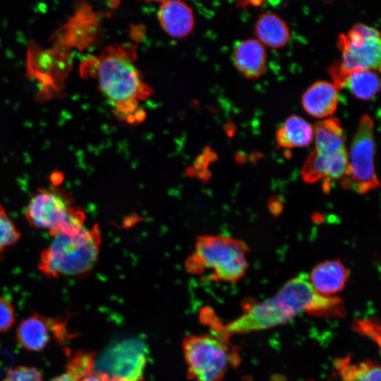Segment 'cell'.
<instances>
[{
    "label": "cell",
    "mask_w": 381,
    "mask_h": 381,
    "mask_svg": "<svg viewBox=\"0 0 381 381\" xmlns=\"http://www.w3.org/2000/svg\"><path fill=\"white\" fill-rule=\"evenodd\" d=\"M344 304L338 297L320 295L307 274L286 282L272 297L251 306L225 327L224 333H246L283 325L302 313L320 317L341 316Z\"/></svg>",
    "instance_id": "1"
},
{
    "label": "cell",
    "mask_w": 381,
    "mask_h": 381,
    "mask_svg": "<svg viewBox=\"0 0 381 381\" xmlns=\"http://www.w3.org/2000/svg\"><path fill=\"white\" fill-rule=\"evenodd\" d=\"M135 48L131 44L114 45L91 59L100 91L116 114L129 117L150 93L134 64Z\"/></svg>",
    "instance_id": "2"
},
{
    "label": "cell",
    "mask_w": 381,
    "mask_h": 381,
    "mask_svg": "<svg viewBox=\"0 0 381 381\" xmlns=\"http://www.w3.org/2000/svg\"><path fill=\"white\" fill-rule=\"evenodd\" d=\"M101 233L97 224L73 233L60 232L40 255L37 267L47 278L80 277L98 262Z\"/></svg>",
    "instance_id": "3"
},
{
    "label": "cell",
    "mask_w": 381,
    "mask_h": 381,
    "mask_svg": "<svg viewBox=\"0 0 381 381\" xmlns=\"http://www.w3.org/2000/svg\"><path fill=\"white\" fill-rule=\"evenodd\" d=\"M248 251L246 243L239 239L223 235L200 236L186 268L212 281L234 283L246 273Z\"/></svg>",
    "instance_id": "4"
},
{
    "label": "cell",
    "mask_w": 381,
    "mask_h": 381,
    "mask_svg": "<svg viewBox=\"0 0 381 381\" xmlns=\"http://www.w3.org/2000/svg\"><path fill=\"white\" fill-rule=\"evenodd\" d=\"M315 148L303 164L301 176L308 183L322 182L325 190L331 183L341 181L348 167V152L339 121L329 118L313 128Z\"/></svg>",
    "instance_id": "5"
},
{
    "label": "cell",
    "mask_w": 381,
    "mask_h": 381,
    "mask_svg": "<svg viewBox=\"0 0 381 381\" xmlns=\"http://www.w3.org/2000/svg\"><path fill=\"white\" fill-rule=\"evenodd\" d=\"M25 218L31 227L45 230L52 237L60 232L80 230L85 226V214L68 192L50 187L38 189L32 195Z\"/></svg>",
    "instance_id": "6"
},
{
    "label": "cell",
    "mask_w": 381,
    "mask_h": 381,
    "mask_svg": "<svg viewBox=\"0 0 381 381\" xmlns=\"http://www.w3.org/2000/svg\"><path fill=\"white\" fill-rule=\"evenodd\" d=\"M337 46L341 53V61L332 65L329 70L337 89L342 87L351 71L380 70L381 40L377 28L361 23H356L346 33L339 35Z\"/></svg>",
    "instance_id": "7"
},
{
    "label": "cell",
    "mask_w": 381,
    "mask_h": 381,
    "mask_svg": "<svg viewBox=\"0 0 381 381\" xmlns=\"http://www.w3.org/2000/svg\"><path fill=\"white\" fill-rule=\"evenodd\" d=\"M183 350L192 381H220L236 360L224 338L212 334L186 337Z\"/></svg>",
    "instance_id": "8"
},
{
    "label": "cell",
    "mask_w": 381,
    "mask_h": 381,
    "mask_svg": "<svg viewBox=\"0 0 381 381\" xmlns=\"http://www.w3.org/2000/svg\"><path fill=\"white\" fill-rule=\"evenodd\" d=\"M374 122L368 115H363L348 152V167L341 180L344 188L359 194L376 189L380 183L374 164Z\"/></svg>",
    "instance_id": "9"
},
{
    "label": "cell",
    "mask_w": 381,
    "mask_h": 381,
    "mask_svg": "<svg viewBox=\"0 0 381 381\" xmlns=\"http://www.w3.org/2000/svg\"><path fill=\"white\" fill-rule=\"evenodd\" d=\"M69 336L63 319L47 318L39 313H33L23 319L16 329L18 344L33 352L45 349L52 337L63 341Z\"/></svg>",
    "instance_id": "10"
},
{
    "label": "cell",
    "mask_w": 381,
    "mask_h": 381,
    "mask_svg": "<svg viewBox=\"0 0 381 381\" xmlns=\"http://www.w3.org/2000/svg\"><path fill=\"white\" fill-rule=\"evenodd\" d=\"M145 352L140 341H126L113 349L110 356L111 377L122 381H143Z\"/></svg>",
    "instance_id": "11"
},
{
    "label": "cell",
    "mask_w": 381,
    "mask_h": 381,
    "mask_svg": "<svg viewBox=\"0 0 381 381\" xmlns=\"http://www.w3.org/2000/svg\"><path fill=\"white\" fill-rule=\"evenodd\" d=\"M162 3L158 20L163 30L176 38L188 35L194 27L192 8L183 0H167Z\"/></svg>",
    "instance_id": "12"
},
{
    "label": "cell",
    "mask_w": 381,
    "mask_h": 381,
    "mask_svg": "<svg viewBox=\"0 0 381 381\" xmlns=\"http://www.w3.org/2000/svg\"><path fill=\"white\" fill-rule=\"evenodd\" d=\"M308 275L316 292L322 296H332L345 287L349 270L340 260H332L319 263Z\"/></svg>",
    "instance_id": "13"
},
{
    "label": "cell",
    "mask_w": 381,
    "mask_h": 381,
    "mask_svg": "<svg viewBox=\"0 0 381 381\" xmlns=\"http://www.w3.org/2000/svg\"><path fill=\"white\" fill-rule=\"evenodd\" d=\"M236 68L248 78H258L265 71L267 54L262 44L255 39L238 42L234 49Z\"/></svg>",
    "instance_id": "14"
},
{
    "label": "cell",
    "mask_w": 381,
    "mask_h": 381,
    "mask_svg": "<svg viewBox=\"0 0 381 381\" xmlns=\"http://www.w3.org/2000/svg\"><path fill=\"white\" fill-rule=\"evenodd\" d=\"M302 104L304 110L313 117L332 115L338 104L337 89L327 81L316 82L303 94Z\"/></svg>",
    "instance_id": "15"
},
{
    "label": "cell",
    "mask_w": 381,
    "mask_h": 381,
    "mask_svg": "<svg viewBox=\"0 0 381 381\" xmlns=\"http://www.w3.org/2000/svg\"><path fill=\"white\" fill-rule=\"evenodd\" d=\"M254 33L261 44L274 49L286 46L291 37L286 23L274 13H265L258 17Z\"/></svg>",
    "instance_id": "16"
},
{
    "label": "cell",
    "mask_w": 381,
    "mask_h": 381,
    "mask_svg": "<svg viewBox=\"0 0 381 381\" xmlns=\"http://www.w3.org/2000/svg\"><path fill=\"white\" fill-rule=\"evenodd\" d=\"M313 140L312 126L298 116H291L286 119L276 133L278 145L284 148L306 147Z\"/></svg>",
    "instance_id": "17"
},
{
    "label": "cell",
    "mask_w": 381,
    "mask_h": 381,
    "mask_svg": "<svg viewBox=\"0 0 381 381\" xmlns=\"http://www.w3.org/2000/svg\"><path fill=\"white\" fill-rule=\"evenodd\" d=\"M342 87H347L357 99H372L380 89V79L375 71L358 70L350 72Z\"/></svg>",
    "instance_id": "18"
},
{
    "label": "cell",
    "mask_w": 381,
    "mask_h": 381,
    "mask_svg": "<svg viewBox=\"0 0 381 381\" xmlns=\"http://www.w3.org/2000/svg\"><path fill=\"white\" fill-rule=\"evenodd\" d=\"M336 368L341 381H381L380 367L373 361L353 363L349 358H341L337 360Z\"/></svg>",
    "instance_id": "19"
},
{
    "label": "cell",
    "mask_w": 381,
    "mask_h": 381,
    "mask_svg": "<svg viewBox=\"0 0 381 381\" xmlns=\"http://www.w3.org/2000/svg\"><path fill=\"white\" fill-rule=\"evenodd\" d=\"M95 353L80 350L74 353L66 365V370L49 381H80L93 371Z\"/></svg>",
    "instance_id": "20"
},
{
    "label": "cell",
    "mask_w": 381,
    "mask_h": 381,
    "mask_svg": "<svg viewBox=\"0 0 381 381\" xmlns=\"http://www.w3.org/2000/svg\"><path fill=\"white\" fill-rule=\"evenodd\" d=\"M21 234L10 218L4 207L0 205V255L16 245Z\"/></svg>",
    "instance_id": "21"
},
{
    "label": "cell",
    "mask_w": 381,
    "mask_h": 381,
    "mask_svg": "<svg viewBox=\"0 0 381 381\" xmlns=\"http://www.w3.org/2000/svg\"><path fill=\"white\" fill-rule=\"evenodd\" d=\"M2 381H43V379L37 368L20 365L9 368Z\"/></svg>",
    "instance_id": "22"
},
{
    "label": "cell",
    "mask_w": 381,
    "mask_h": 381,
    "mask_svg": "<svg viewBox=\"0 0 381 381\" xmlns=\"http://www.w3.org/2000/svg\"><path fill=\"white\" fill-rule=\"evenodd\" d=\"M15 308L11 301L0 296V333L9 329L15 323Z\"/></svg>",
    "instance_id": "23"
},
{
    "label": "cell",
    "mask_w": 381,
    "mask_h": 381,
    "mask_svg": "<svg viewBox=\"0 0 381 381\" xmlns=\"http://www.w3.org/2000/svg\"><path fill=\"white\" fill-rule=\"evenodd\" d=\"M357 329L360 332H363L365 334L368 336L372 337L374 339L376 340V337L377 336L379 337L380 333H377V332H380V329H377V328H380L379 325H376L375 321L373 320H358L356 324Z\"/></svg>",
    "instance_id": "24"
},
{
    "label": "cell",
    "mask_w": 381,
    "mask_h": 381,
    "mask_svg": "<svg viewBox=\"0 0 381 381\" xmlns=\"http://www.w3.org/2000/svg\"><path fill=\"white\" fill-rule=\"evenodd\" d=\"M80 381H122L103 371H92Z\"/></svg>",
    "instance_id": "25"
},
{
    "label": "cell",
    "mask_w": 381,
    "mask_h": 381,
    "mask_svg": "<svg viewBox=\"0 0 381 381\" xmlns=\"http://www.w3.org/2000/svg\"><path fill=\"white\" fill-rule=\"evenodd\" d=\"M270 381H286V380L282 375H274L270 377Z\"/></svg>",
    "instance_id": "26"
},
{
    "label": "cell",
    "mask_w": 381,
    "mask_h": 381,
    "mask_svg": "<svg viewBox=\"0 0 381 381\" xmlns=\"http://www.w3.org/2000/svg\"><path fill=\"white\" fill-rule=\"evenodd\" d=\"M143 1H159V2H163V1H165L167 0H143Z\"/></svg>",
    "instance_id": "27"
}]
</instances>
